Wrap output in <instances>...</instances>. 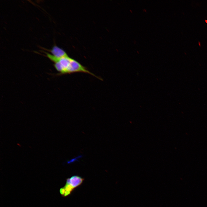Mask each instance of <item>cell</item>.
<instances>
[{"instance_id":"cell-1","label":"cell","mask_w":207,"mask_h":207,"mask_svg":"<svg viewBox=\"0 0 207 207\" xmlns=\"http://www.w3.org/2000/svg\"><path fill=\"white\" fill-rule=\"evenodd\" d=\"M84 180V178L77 175L67 178L64 186L60 189L61 195L64 197L69 195L74 189L83 183Z\"/></svg>"},{"instance_id":"cell-2","label":"cell","mask_w":207,"mask_h":207,"mask_svg":"<svg viewBox=\"0 0 207 207\" xmlns=\"http://www.w3.org/2000/svg\"><path fill=\"white\" fill-rule=\"evenodd\" d=\"M52 55L57 58H61L68 56L66 53L62 49L56 45H54L51 50H48Z\"/></svg>"},{"instance_id":"cell-3","label":"cell","mask_w":207,"mask_h":207,"mask_svg":"<svg viewBox=\"0 0 207 207\" xmlns=\"http://www.w3.org/2000/svg\"><path fill=\"white\" fill-rule=\"evenodd\" d=\"M205 21L207 23V20H205Z\"/></svg>"},{"instance_id":"cell-4","label":"cell","mask_w":207,"mask_h":207,"mask_svg":"<svg viewBox=\"0 0 207 207\" xmlns=\"http://www.w3.org/2000/svg\"><path fill=\"white\" fill-rule=\"evenodd\" d=\"M200 42H199V45H200Z\"/></svg>"}]
</instances>
